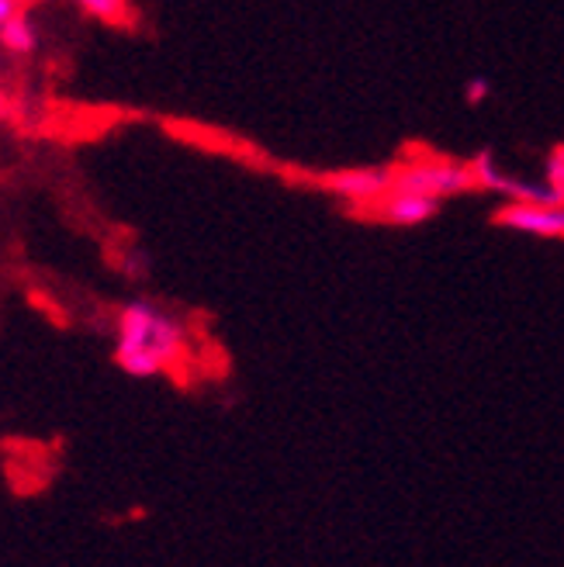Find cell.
<instances>
[{
  "mask_svg": "<svg viewBox=\"0 0 564 567\" xmlns=\"http://www.w3.org/2000/svg\"><path fill=\"white\" fill-rule=\"evenodd\" d=\"M21 14V0H0V35H4V28L11 24V18Z\"/></svg>",
  "mask_w": 564,
  "mask_h": 567,
  "instance_id": "ba28073f",
  "label": "cell"
},
{
  "mask_svg": "<svg viewBox=\"0 0 564 567\" xmlns=\"http://www.w3.org/2000/svg\"><path fill=\"white\" fill-rule=\"evenodd\" d=\"M322 184H326V190H329L332 197H340V202H347L353 212L371 215L375 205L388 194L391 177H388V166H384V169L350 166V169H336V174H329Z\"/></svg>",
  "mask_w": 564,
  "mask_h": 567,
  "instance_id": "3957f363",
  "label": "cell"
},
{
  "mask_svg": "<svg viewBox=\"0 0 564 567\" xmlns=\"http://www.w3.org/2000/svg\"><path fill=\"white\" fill-rule=\"evenodd\" d=\"M73 4L104 24H125L129 21V0H73Z\"/></svg>",
  "mask_w": 564,
  "mask_h": 567,
  "instance_id": "52a82bcc",
  "label": "cell"
},
{
  "mask_svg": "<svg viewBox=\"0 0 564 567\" xmlns=\"http://www.w3.org/2000/svg\"><path fill=\"white\" fill-rule=\"evenodd\" d=\"M495 225L537 239H564V202H510L495 212Z\"/></svg>",
  "mask_w": 564,
  "mask_h": 567,
  "instance_id": "277c9868",
  "label": "cell"
},
{
  "mask_svg": "<svg viewBox=\"0 0 564 567\" xmlns=\"http://www.w3.org/2000/svg\"><path fill=\"white\" fill-rule=\"evenodd\" d=\"M391 190H409L433 197V202H447L454 194L478 190L474 166L461 159H443V156H419V159H399L388 166Z\"/></svg>",
  "mask_w": 564,
  "mask_h": 567,
  "instance_id": "7a4b0ae2",
  "label": "cell"
},
{
  "mask_svg": "<svg viewBox=\"0 0 564 567\" xmlns=\"http://www.w3.org/2000/svg\"><path fill=\"white\" fill-rule=\"evenodd\" d=\"M0 45H4L11 55H32L39 49V28L32 24V18H28V14H18L4 28V35H0Z\"/></svg>",
  "mask_w": 564,
  "mask_h": 567,
  "instance_id": "8992f818",
  "label": "cell"
},
{
  "mask_svg": "<svg viewBox=\"0 0 564 567\" xmlns=\"http://www.w3.org/2000/svg\"><path fill=\"white\" fill-rule=\"evenodd\" d=\"M187 357V329L153 301H129L115 326V363L132 378H160Z\"/></svg>",
  "mask_w": 564,
  "mask_h": 567,
  "instance_id": "6da1fadb",
  "label": "cell"
},
{
  "mask_svg": "<svg viewBox=\"0 0 564 567\" xmlns=\"http://www.w3.org/2000/svg\"><path fill=\"white\" fill-rule=\"evenodd\" d=\"M440 212V202L433 197H422V194H409V190H391L375 205V218L384 225H399V229H416V225L430 221Z\"/></svg>",
  "mask_w": 564,
  "mask_h": 567,
  "instance_id": "5b68a950",
  "label": "cell"
}]
</instances>
